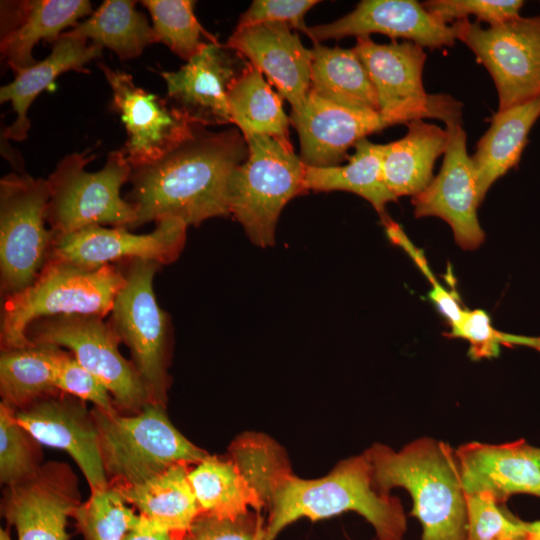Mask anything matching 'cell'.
<instances>
[{
    "label": "cell",
    "instance_id": "6",
    "mask_svg": "<svg viewBox=\"0 0 540 540\" xmlns=\"http://www.w3.org/2000/svg\"><path fill=\"white\" fill-rule=\"evenodd\" d=\"M248 156L232 172L228 184L229 212L260 247L275 243L282 209L304 192L305 165L290 142L266 135L244 137Z\"/></svg>",
    "mask_w": 540,
    "mask_h": 540
},
{
    "label": "cell",
    "instance_id": "42",
    "mask_svg": "<svg viewBox=\"0 0 540 540\" xmlns=\"http://www.w3.org/2000/svg\"><path fill=\"white\" fill-rule=\"evenodd\" d=\"M262 520L248 515L237 519L219 518L201 513L180 540H255Z\"/></svg>",
    "mask_w": 540,
    "mask_h": 540
},
{
    "label": "cell",
    "instance_id": "35",
    "mask_svg": "<svg viewBox=\"0 0 540 540\" xmlns=\"http://www.w3.org/2000/svg\"><path fill=\"white\" fill-rule=\"evenodd\" d=\"M114 487L91 491L73 513L85 540H123L140 522Z\"/></svg>",
    "mask_w": 540,
    "mask_h": 540
},
{
    "label": "cell",
    "instance_id": "20",
    "mask_svg": "<svg viewBox=\"0 0 540 540\" xmlns=\"http://www.w3.org/2000/svg\"><path fill=\"white\" fill-rule=\"evenodd\" d=\"M290 122L299 136V157L311 167L339 165L359 140L396 124L380 112L344 107L310 91L303 109L291 112Z\"/></svg>",
    "mask_w": 540,
    "mask_h": 540
},
{
    "label": "cell",
    "instance_id": "11",
    "mask_svg": "<svg viewBox=\"0 0 540 540\" xmlns=\"http://www.w3.org/2000/svg\"><path fill=\"white\" fill-rule=\"evenodd\" d=\"M352 49L375 87L380 113L396 124L423 118L445 123L461 120L462 103L449 95L426 93L422 73L427 55L423 47L411 41L380 44L364 36L356 38Z\"/></svg>",
    "mask_w": 540,
    "mask_h": 540
},
{
    "label": "cell",
    "instance_id": "32",
    "mask_svg": "<svg viewBox=\"0 0 540 540\" xmlns=\"http://www.w3.org/2000/svg\"><path fill=\"white\" fill-rule=\"evenodd\" d=\"M227 98L232 123L244 137L266 135L290 142L291 122L283 110L281 96L249 62L231 84Z\"/></svg>",
    "mask_w": 540,
    "mask_h": 540
},
{
    "label": "cell",
    "instance_id": "7",
    "mask_svg": "<svg viewBox=\"0 0 540 540\" xmlns=\"http://www.w3.org/2000/svg\"><path fill=\"white\" fill-rule=\"evenodd\" d=\"M106 474L120 486L142 483L179 463L198 464L208 454L171 423L162 404L147 403L135 416L92 412Z\"/></svg>",
    "mask_w": 540,
    "mask_h": 540
},
{
    "label": "cell",
    "instance_id": "19",
    "mask_svg": "<svg viewBox=\"0 0 540 540\" xmlns=\"http://www.w3.org/2000/svg\"><path fill=\"white\" fill-rule=\"evenodd\" d=\"M267 77L294 113L306 102L311 80V49L283 23L236 27L225 44Z\"/></svg>",
    "mask_w": 540,
    "mask_h": 540
},
{
    "label": "cell",
    "instance_id": "18",
    "mask_svg": "<svg viewBox=\"0 0 540 540\" xmlns=\"http://www.w3.org/2000/svg\"><path fill=\"white\" fill-rule=\"evenodd\" d=\"M16 418L40 444L66 451L77 463L91 491L109 487L92 413L81 401L43 397L16 411Z\"/></svg>",
    "mask_w": 540,
    "mask_h": 540
},
{
    "label": "cell",
    "instance_id": "36",
    "mask_svg": "<svg viewBox=\"0 0 540 540\" xmlns=\"http://www.w3.org/2000/svg\"><path fill=\"white\" fill-rule=\"evenodd\" d=\"M20 425L16 411L0 404V479L7 486L32 475L41 465L37 444Z\"/></svg>",
    "mask_w": 540,
    "mask_h": 540
},
{
    "label": "cell",
    "instance_id": "29",
    "mask_svg": "<svg viewBox=\"0 0 540 540\" xmlns=\"http://www.w3.org/2000/svg\"><path fill=\"white\" fill-rule=\"evenodd\" d=\"M348 163L327 167H305L304 191H347L367 200L382 219L385 207L398 199L387 188L382 174V144L359 140Z\"/></svg>",
    "mask_w": 540,
    "mask_h": 540
},
{
    "label": "cell",
    "instance_id": "26",
    "mask_svg": "<svg viewBox=\"0 0 540 540\" xmlns=\"http://www.w3.org/2000/svg\"><path fill=\"white\" fill-rule=\"evenodd\" d=\"M540 117V96L497 111L470 156L481 204L492 184L516 166L528 142V135Z\"/></svg>",
    "mask_w": 540,
    "mask_h": 540
},
{
    "label": "cell",
    "instance_id": "40",
    "mask_svg": "<svg viewBox=\"0 0 540 540\" xmlns=\"http://www.w3.org/2000/svg\"><path fill=\"white\" fill-rule=\"evenodd\" d=\"M422 5L436 19L448 25L473 15L476 22H485L492 26L520 16L524 1L429 0Z\"/></svg>",
    "mask_w": 540,
    "mask_h": 540
},
{
    "label": "cell",
    "instance_id": "43",
    "mask_svg": "<svg viewBox=\"0 0 540 540\" xmlns=\"http://www.w3.org/2000/svg\"><path fill=\"white\" fill-rule=\"evenodd\" d=\"M429 297L441 314L448 319L451 327H454L461 322L466 309H463L460 306L459 299L455 293L447 291L437 283L432 286Z\"/></svg>",
    "mask_w": 540,
    "mask_h": 540
},
{
    "label": "cell",
    "instance_id": "22",
    "mask_svg": "<svg viewBox=\"0 0 540 540\" xmlns=\"http://www.w3.org/2000/svg\"><path fill=\"white\" fill-rule=\"evenodd\" d=\"M233 52L225 44L208 42L179 70L161 73L168 97L204 126L232 123L228 91L247 65L241 68L239 54Z\"/></svg>",
    "mask_w": 540,
    "mask_h": 540
},
{
    "label": "cell",
    "instance_id": "33",
    "mask_svg": "<svg viewBox=\"0 0 540 540\" xmlns=\"http://www.w3.org/2000/svg\"><path fill=\"white\" fill-rule=\"evenodd\" d=\"M54 352V345L36 343L24 348L2 350V403L14 410L23 409L57 390Z\"/></svg>",
    "mask_w": 540,
    "mask_h": 540
},
{
    "label": "cell",
    "instance_id": "34",
    "mask_svg": "<svg viewBox=\"0 0 540 540\" xmlns=\"http://www.w3.org/2000/svg\"><path fill=\"white\" fill-rule=\"evenodd\" d=\"M148 9L156 42L165 44L173 53L187 62L206 44L202 35L208 34L194 14L195 1L191 0H144Z\"/></svg>",
    "mask_w": 540,
    "mask_h": 540
},
{
    "label": "cell",
    "instance_id": "4",
    "mask_svg": "<svg viewBox=\"0 0 540 540\" xmlns=\"http://www.w3.org/2000/svg\"><path fill=\"white\" fill-rule=\"evenodd\" d=\"M124 283V274L117 264L88 268L50 259L30 286L4 298L1 349L32 345L26 330L38 319L59 315L109 316Z\"/></svg>",
    "mask_w": 540,
    "mask_h": 540
},
{
    "label": "cell",
    "instance_id": "46",
    "mask_svg": "<svg viewBox=\"0 0 540 540\" xmlns=\"http://www.w3.org/2000/svg\"><path fill=\"white\" fill-rule=\"evenodd\" d=\"M264 536H265V529L263 528V525H261V527L258 530L255 540H264Z\"/></svg>",
    "mask_w": 540,
    "mask_h": 540
},
{
    "label": "cell",
    "instance_id": "28",
    "mask_svg": "<svg viewBox=\"0 0 540 540\" xmlns=\"http://www.w3.org/2000/svg\"><path fill=\"white\" fill-rule=\"evenodd\" d=\"M310 92L338 105L380 112L375 87L353 49L313 43Z\"/></svg>",
    "mask_w": 540,
    "mask_h": 540
},
{
    "label": "cell",
    "instance_id": "13",
    "mask_svg": "<svg viewBox=\"0 0 540 540\" xmlns=\"http://www.w3.org/2000/svg\"><path fill=\"white\" fill-rule=\"evenodd\" d=\"M112 90V108L127 131L122 151L132 168L161 159L200 123L182 108L137 86L133 77L98 63ZM202 125V124H201Z\"/></svg>",
    "mask_w": 540,
    "mask_h": 540
},
{
    "label": "cell",
    "instance_id": "8",
    "mask_svg": "<svg viewBox=\"0 0 540 540\" xmlns=\"http://www.w3.org/2000/svg\"><path fill=\"white\" fill-rule=\"evenodd\" d=\"M125 277L108 324L130 350L132 364L152 401L162 404L169 384L167 374L171 322L159 306L153 281L160 268L154 261L134 259L117 264Z\"/></svg>",
    "mask_w": 540,
    "mask_h": 540
},
{
    "label": "cell",
    "instance_id": "12",
    "mask_svg": "<svg viewBox=\"0 0 540 540\" xmlns=\"http://www.w3.org/2000/svg\"><path fill=\"white\" fill-rule=\"evenodd\" d=\"M462 41L490 73L499 111L540 96V15L483 27L460 20Z\"/></svg>",
    "mask_w": 540,
    "mask_h": 540
},
{
    "label": "cell",
    "instance_id": "23",
    "mask_svg": "<svg viewBox=\"0 0 540 540\" xmlns=\"http://www.w3.org/2000/svg\"><path fill=\"white\" fill-rule=\"evenodd\" d=\"M93 12L88 0L2 1V58L18 74L37 63L32 52L40 40L55 43L62 31Z\"/></svg>",
    "mask_w": 540,
    "mask_h": 540
},
{
    "label": "cell",
    "instance_id": "41",
    "mask_svg": "<svg viewBox=\"0 0 540 540\" xmlns=\"http://www.w3.org/2000/svg\"><path fill=\"white\" fill-rule=\"evenodd\" d=\"M318 3L316 0H254L236 27L275 22L305 32L304 16Z\"/></svg>",
    "mask_w": 540,
    "mask_h": 540
},
{
    "label": "cell",
    "instance_id": "38",
    "mask_svg": "<svg viewBox=\"0 0 540 540\" xmlns=\"http://www.w3.org/2000/svg\"><path fill=\"white\" fill-rule=\"evenodd\" d=\"M449 337L463 338L469 342L468 355L472 360L494 358L500 346H527L540 351V337L519 336L495 329L489 315L481 309L466 310L461 322L451 327Z\"/></svg>",
    "mask_w": 540,
    "mask_h": 540
},
{
    "label": "cell",
    "instance_id": "25",
    "mask_svg": "<svg viewBox=\"0 0 540 540\" xmlns=\"http://www.w3.org/2000/svg\"><path fill=\"white\" fill-rule=\"evenodd\" d=\"M446 129L423 119L407 123L400 139L382 144V174L389 191L398 199L416 196L432 181L434 164L445 153Z\"/></svg>",
    "mask_w": 540,
    "mask_h": 540
},
{
    "label": "cell",
    "instance_id": "21",
    "mask_svg": "<svg viewBox=\"0 0 540 540\" xmlns=\"http://www.w3.org/2000/svg\"><path fill=\"white\" fill-rule=\"evenodd\" d=\"M466 494L486 492L498 504L516 494L540 498V448L524 439L502 444L469 442L455 449Z\"/></svg>",
    "mask_w": 540,
    "mask_h": 540
},
{
    "label": "cell",
    "instance_id": "37",
    "mask_svg": "<svg viewBox=\"0 0 540 540\" xmlns=\"http://www.w3.org/2000/svg\"><path fill=\"white\" fill-rule=\"evenodd\" d=\"M465 540H526L525 521L515 517L486 492L466 494Z\"/></svg>",
    "mask_w": 540,
    "mask_h": 540
},
{
    "label": "cell",
    "instance_id": "1",
    "mask_svg": "<svg viewBox=\"0 0 540 540\" xmlns=\"http://www.w3.org/2000/svg\"><path fill=\"white\" fill-rule=\"evenodd\" d=\"M247 156L248 145L239 130L211 132L197 125L158 161L132 168L126 200L136 211L133 228L166 219L198 226L229 215V179Z\"/></svg>",
    "mask_w": 540,
    "mask_h": 540
},
{
    "label": "cell",
    "instance_id": "47",
    "mask_svg": "<svg viewBox=\"0 0 540 540\" xmlns=\"http://www.w3.org/2000/svg\"><path fill=\"white\" fill-rule=\"evenodd\" d=\"M0 540H11L7 531L3 529L0 530Z\"/></svg>",
    "mask_w": 540,
    "mask_h": 540
},
{
    "label": "cell",
    "instance_id": "17",
    "mask_svg": "<svg viewBox=\"0 0 540 540\" xmlns=\"http://www.w3.org/2000/svg\"><path fill=\"white\" fill-rule=\"evenodd\" d=\"M460 21L445 24L415 0H363L345 16L322 25L307 27L305 34L320 43L349 36L380 33L403 38L423 48L452 47L458 40Z\"/></svg>",
    "mask_w": 540,
    "mask_h": 540
},
{
    "label": "cell",
    "instance_id": "3",
    "mask_svg": "<svg viewBox=\"0 0 540 540\" xmlns=\"http://www.w3.org/2000/svg\"><path fill=\"white\" fill-rule=\"evenodd\" d=\"M264 540H274L300 518L320 520L355 512L374 528L378 540H403L407 519L398 497L377 492L365 453L339 462L326 476L302 479L290 472L275 484Z\"/></svg>",
    "mask_w": 540,
    "mask_h": 540
},
{
    "label": "cell",
    "instance_id": "9",
    "mask_svg": "<svg viewBox=\"0 0 540 540\" xmlns=\"http://www.w3.org/2000/svg\"><path fill=\"white\" fill-rule=\"evenodd\" d=\"M47 179L11 172L0 180V287L4 298L30 286L50 259ZM48 225V224H47Z\"/></svg>",
    "mask_w": 540,
    "mask_h": 540
},
{
    "label": "cell",
    "instance_id": "2",
    "mask_svg": "<svg viewBox=\"0 0 540 540\" xmlns=\"http://www.w3.org/2000/svg\"><path fill=\"white\" fill-rule=\"evenodd\" d=\"M375 490L388 495L406 489L411 515L422 526L421 540H465L467 501L455 449L430 437L415 439L395 451L376 443L365 451Z\"/></svg>",
    "mask_w": 540,
    "mask_h": 540
},
{
    "label": "cell",
    "instance_id": "24",
    "mask_svg": "<svg viewBox=\"0 0 540 540\" xmlns=\"http://www.w3.org/2000/svg\"><path fill=\"white\" fill-rule=\"evenodd\" d=\"M102 49L96 44H89L88 40L61 34L45 59L22 70L12 82L2 86L0 102H10L16 113V119L6 127L4 137L14 141L25 140L30 129L27 113L35 98L64 72H88L85 65L100 57Z\"/></svg>",
    "mask_w": 540,
    "mask_h": 540
},
{
    "label": "cell",
    "instance_id": "5",
    "mask_svg": "<svg viewBox=\"0 0 540 540\" xmlns=\"http://www.w3.org/2000/svg\"><path fill=\"white\" fill-rule=\"evenodd\" d=\"M92 151L65 156L47 179L46 220L55 237L93 225L127 229L135 225V208L120 194L132 173L124 152H110L102 169L89 172L85 168L95 158Z\"/></svg>",
    "mask_w": 540,
    "mask_h": 540
},
{
    "label": "cell",
    "instance_id": "45",
    "mask_svg": "<svg viewBox=\"0 0 540 540\" xmlns=\"http://www.w3.org/2000/svg\"><path fill=\"white\" fill-rule=\"evenodd\" d=\"M526 540H540V520L525 522Z\"/></svg>",
    "mask_w": 540,
    "mask_h": 540
},
{
    "label": "cell",
    "instance_id": "44",
    "mask_svg": "<svg viewBox=\"0 0 540 540\" xmlns=\"http://www.w3.org/2000/svg\"><path fill=\"white\" fill-rule=\"evenodd\" d=\"M181 537L159 527L150 519L140 514V522L123 540H180Z\"/></svg>",
    "mask_w": 540,
    "mask_h": 540
},
{
    "label": "cell",
    "instance_id": "31",
    "mask_svg": "<svg viewBox=\"0 0 540 540\" xmlns=\"http://www.w3.org/2000/svg\"><path fill=\"white\" fill-rule=\"evenodd\" d=\"M135 1L105 0L89 18L63 35L91 40L112 50L120 60L137 58L156 42L147 17L136 10Z\"/></svg>",
    "mask_w": 540,
    "mask_h": 540
},
{
    "label": "cell",
    "instance_id": "14",
    "mask_svg": "<svg viewBox=\"0 0 540 540\" xmlns=\"http://www.w3.org/2000/svg\"><path fill=\"white\" fill-rule=\"evenodd\" d=\"M446 131L448 141L440 172L412 198L414 215L443 219L450 225L456 243L471 250L479 247L485 237L477 216L480 203L473 165L461 120L447 122Z\"/></svg>",
    "mask_w": 540,
    "mask_h": 540
},
{
    "label": "cell",
    "instance_id": "16",
    "mask_svg": "<svg viewBox=\"0 0 540 540\" xmlns=\"http://www.w3.org/2000/svg\"><path fill=\"white\" fill-rule=\"evenodd\" d=\"M77 480L69 466L49 462L9 485L3 514L18 540H68V516L79 506Z\"/></svg>",
    "mask_w": 540,
    "mask_h": 540
},
{
    "label": "cell",
    "instance_id": "39",
    "mask_svg": "<svg viewBox=\"0 0 540 540\" xmlns=\"http://www.w3.org/2000/svg\"><path fill=\"white\" fill-rule=\"evenodd\" d=\"M54 357L57 390L83 401L92 402L95 408L109 415L117 414L112 400L113 397L107 387L95 375L84 368L72 353L55 346Z\"/></svg>",
    "mask_w": 540,
    "mask_h": 540
},
{
    "label": "cell",
    "instance_id": "15",
    "mask_svg": "<svg viewBox=\"0 0 540 540\" xmlns=\"http://www.w3.org/2000/svg\"><path fill=\"white\" fill-rule=\"evenodd\" d=\"M187 227L180 220L166 219L157 222L150 233L134 234L124 227L93 225L55 237L50 259L88 268L134 259L154 261L162 266L180 256Z\"/></svg>",
    "mask_w": 540,
    "mask_h": 540
},
{
    "label": "cell",
    "instance_id": "27",
    "mask_svg": "<svg viewBox=\"0 0 540 540\" xmlns=\"http://www.w3.org/2000/svg\"><path fill=\"white\" fill-rule=\"evenodd\" d=\"M116 488L126 502L135 505L142 515L180 536L202 513L184 463L172 465L142 483Z\"/></svg>",
    "mask_w": 540,
    "mask_h": 540
},
{
    "label": "cell",
    "instance_id": "30",
    "mask_svg": "<svg viewBox=\"0 0 540 540\" xmlns=\"http://www.w3.org/2000/svg\"><path fill=\"white\" fill-rule=\"evenodd\" d=\"M189 481L201 512L237 519L259 510L265 500L234 461L207 456L189 471Z\"/></svg>",
    "mask_w": 540,
    "mask_h": 540
},
{
    "label": "cell",
    "instance_id": "10",
    "mask_svg": "<svg viewBox=\"0 0 540 540\" xmlns=\"http://www.w3.org/2000/svg\"><path fill=\"white\" fill-rule=\"evenodd\" d=\"M26 337L31 343L68 349L95 375L121 408L139 412L151 395L133 364L119 351L120 340L104 318L94 315H59L32 322Z\"/></svg>",
    "mask_w": 540,
    "mask_h": 540
}]
</instances>
